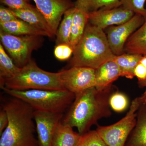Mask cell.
Returning <instances> with one entry per match:
<instances>
[{"label": "cell", "instance_id": "cell-1", "mask_svg": "<svg viewBox=\"0 0 146 146\" xmlns=\"http://www.w3.org/2000/svg\"><path fill=\"white\" fill-rule=\"evenodd\" d=\"M117 89L113 85L104 89L91 87L75 95V98L62 122L77 129L83 135L99 120L112 115L109 98Z\"/></svg>", "mask_w": 146, "mask_h": 146}, {"label": "cell", "instance_id": "cell-2", "mask_svg": "<svg viewBox=\"0 0 146 146\" xmlns=\"http://www.w3.org/2000/svg\"><path fill=\"white\" fill-rule=\"evenodd\" d=\"M11 97L3 105L9 121L0 135V146H39L35 135L34 110L25 102Z\"/></svg>", "mask_w": 146, "mask_h": 146}, {"label": "cell", "instance_id": "cell-3", "mask_svg": "<svg viewBox=\"0 0 146 146\" xmlns=\"http://www.w3.org/2000/svg\"><path fill=\"white\" fill-rule=\"evenodd\" d=\"M70 66L96 69L115 56L103 30L88 23L82 38L74 50Z\"/></svg>", "mask_w": 146, "mask_h": 146}, {"label": "cell", "instance_id": "cell-4", "mask_svg": "<svg viewBox=\"0 0 146 146\" xmlns=\"http://www.w3.org/2000/svg\"><path fill=\"white\" fill-rule=\"evenodd\" d=\"M11 90H66L60 78V72H50L39 68L31 59L13 77L5 81L1 89Z\"/></svg>", "mask_w": 146, "mask_h": 146}, {"label": "cell", "instance_id": "cell-5", "mask_svg": "<svg viewBox=\"0 0 146 146\" xmlns=\"http://www.w3.org/2000/svg\"><path fill=\"white\" fill-rule=\"evenodd\" d=\"M6 94L25 102L34 110L63 113L70 106L75 95L67 90L16 91L3 87Z\"/></svg>", "mask_w": 146, "mask_h": 146}, {"label": "cell", "instance_id": "cell-6", "mask_svg": "<svg viewBox=\"0 0 146 146\" xmlns=\"http://www.w3.org/2000/svg\"><path fill=\"white\" fill-rule=\"evenodd\" d=\"M142 104L141 96L132 101L125 116L111 125H98L97 131L108 146H125L136 125L137 111Z\"/></svg>", "mask_w": 146, "mask_h": 146}, {"label": "cell", "instance_id": "cell-7", "mask_svg": "<svg viewBox=\"0 0 146 146\" xmlns=\"http://www.w3.org/2000/svg\"><path fill=\"white\" fill-rule=\"evenodd\" d=\"M42 36L13 35L0 31L1 43L14 63L22 68L31 60L33 52L41 47Z\"/></svg>", "mask_w": 146, "mask_h": 146}, {"label": "cell", "instance_id": "cell-8", "mask_svg": "<svg viewBox=\"0 0 146 146\" xmlns=\"http://www.w3.org/2000/svg\"><path fill=\"white\" fill-rule=\"evenodd\" d=\"M60 72L65 90L74 95L96 86V70L83 67H72Z\"/></svg>", "mask_w": 146, "mask_h": 146}, {"label": "cell", "instance_id": "cell-9", "mask_svg": "<svg viewBox=\"0 0 146 146\" xmlns=\"http://www.w3.org/2000/svg\"><path fill=\"white\" fill-rule=\"evenodd\" d=\"M145 21L143 16L135 14L130 20L124 23L108 28L106 35L113 54L117 56L125 53V45L127 39Z\"/></svg>", "mask_w": 146, "mask_h": 146}, {"label": "cell", "instance_id": "cell-10", "mask_svg": "<svg viewBox=\"0 0 146 146\" xmlns=\"http://www.w3.org/2000/svg\"><path fill=\"white\" fill-rule=\"evenodd\" d=\"M33 117L39 146H52L56 128L63 119V113L34 110Z\"/></svg>", "mask_w": 146, "mask_h": 146}, {"label": "cell", "instance_id": "cell-11", "mask_svg": "<svg viewBox=\"0 0 146 146\" xmlns=\"http://www.w3.org/2000/svg\"><path fill=\"white\" fill-rule=\"evenodd\" d=\"M52 31L56 35L62 16L69 9L75 7L71 0H33Z\"/></svg>", "mask_w": 146, "mask_h": 146}, {"label": "cell", "instance_id": "cell-12", "mask_svg": "<svg viewBox=\"0 0 146 146\" xmlns=\"http://www.w3.org/2000/svg\"><path fill=\"white\" fill-rule=\"evenodd\" d=\"M89 22L104 30L112 26L124 23L135 13L122 6L111 9H100L89 12Z\"/></svg>", "mask_w": 146, "mask_h": 146}, {"label": "cell", "instance_id": "cell-13", "mask_svg": "<svg viewBox=\"0 0 146 146\" xmlns=\"http://www.w3.org/2000/svg\"><path fill=\"white\" fill-rule=\"evenodd\" d=\"M11 10L18 19L44 32L48 35V37L51 38L55 36L46 19L36 7L20 10Z\"/></svg>", "mask_w": 146, "mask_h": 146}, {"label": "cell", "instance_id": "cell-14", "mask_svg": "<svg viewBox=\"0 0 146 146\" xmlns=\"http://www.w3.org/2000/svg\"><path fill=\"white\" fill-rule=\"evenodd\" d=\"M96 87L104 89L121 76V71L117 63L113 60L106 62L96 70Z\"/></svg>", "mask_w": 146, "mask_h": 146}, {"label": "cell", "instance_id": "cell-15", "mask_svg": "<svg viewBox=\"0 0 146 146\" xmlns=\"http://www.w3.org/2000/svg\"><path fill=\"white\" fill-rule=\"evenodd\" d=\"M125 146H146V106L143 104L137 111L136 125Z\"/></svg>", "mask_w": 146, "mask_h": 146}, {"label": "cell", "instance_id": "cell-16", "mask_svg": "<svg viewBox=\"0 0 146 146\" xmlns=\"http://www.w3.org/2000/svg\"><path fill=\"white\" fill-rule=\"evenodd\" d=\"M73 128L61 121L55 132L52 146H77L82 135L74 131Z\"/></svg>", "mask_w": 146, "mask_h": 146}, {"label": "cell", "instance_id": "cell-17", "mask_svg": "<svg viewBox=\"0 0 146 146\" xmlns=\"http://www.w3.org/2000/svg\"><path fill=\"white\" fill-rule=\"evenodd\" d=\"M89 20L88 12L75 7L70 41V46L73 50L82 38Z\"/></svg>", "mask_w": 146, "mask_h": 146}, {"label": "cell", "instance_id": "cell-18", "mask_svg": "<svg viewBox=\"0 0 146 146\" xmlns=\"http://www.w3.org/2000/svg\"><path fill=\"white\" fill-rule=\"evenodd\" d=\"M1 31L8 34L18 36L38 35L48 36L44 32L32 26L20 19L5 23L0 24Z\"/></svg>", "mask_w": 146, "mask_h": 146}, {"label": "cell", "instance_id": "cell-19", "mask_svg": "<svg viewBox=\"0 0 146 146\" xmlns=\"http://www.w3.org/2000/svg\"><path fill=\"white\" fill-rule=\"evenodd\" d=\"M125 53L146 55V21L131 35L124 47Z\"/></svg>", "mask_w": 146, "mask_h": 146}, {"label": "cell", "instance_id": "cell-20", "mask_svg": "<svg viewBox=\"0 0 146 146\" xmlns=\"http://www.w3.org/2000/svg\"><path fill=\"white\" fill-rule=\"evenodd\" d=\"M142 56L141 55L125 53L120 55H115L111 60L119 66L121 76L132 79L135 77L134 70L140 63Z\"/></svg>", "mask_w": 146, "mask_h": 146}, {"label": "cell", "instance_id": "cell-21", "mask_svg": "<svg viewBox=\"0 0 146 146\" xmlns=\"http://www.w3.org/2000/svg\"><path fill=\"white\" fill-rule=\"evenodd\" d=\"M21 68L16 65L7 54L1 44H0V86H3L6 80L17 74Z\"/></svg>", "mask_w": 146, "mask_h": 146}, {"label": "cell", "instance_id": "cell-22", "mask_svg": "<svg viewBox=\"0 0 146 146\" xmlns=\"http://www.w3.org/2000/svg\"><path fill=\"white\" fill-rule=\"evenodd\" d=\"M76 8L91 12L100 9H111L121 6L120 0H76Z\"/></svg>", "mask_w": 146, "mask_h": 146}, {"label": "cell", "instance_id": "cell-23", "mask_svg": "<svg viewBox=\"0 0 146 146\" xmlns=\"http://www.w3.org/2000/svg\"><path fill=\"white\" fill-rule=\"evenodd\" d=\"M75 7L66 11L59 25L56 35V45L67 44L70 45L71 28Z\"/></svg>", "mask_w": 146, "mask_h": 146}, {"label": "cell", "instance_id": "cell-24", "mask_svg": "<svg viewBox=\"0 0 146 146\" xmlns=\"http://www.w3.org/2000/svg\"><path fill=\"white\" fill-rule=\"evenodd\" d=\"M109 102L111 109L117 112H123L129 105L128 98L126 95L117 90L111 95Z\"/></svg>", "mask_w": 146, "mask_h": 146}, {"label": "cell", "instance_id": "cell-25", "mask_svg": "<svg viewBox=\"0 0 146 146\" xmlns=\"http://www.w3.org/2000/svg\"><path fill=\"white\" fill-rule=\"evenodd\" d=\"M146 0H120L121 6L143 16L146 21Z\"/></svg>", "mask_w": 146, "mask_h": 146}, {"label": "cell", "instance_id": "cell-26", "mask_svg": "<svg viewBox=\"0 0 146 146\" xmlns=\"http://www.w3.org/2000/svg\"><path fill=\"white\" fill-rule=\"evenodd\" d=\"M77 146H108L96 130H90L82 135Z\"/></svg>", "mask_w": 146, "mask_h": 146}, {"label": "cell", "instance_id": "cell-27", "mask_svg": "<svg viewBox=\"0 0 146 146\" xmlns=\"http://www.w3.org/2000/svg\"><path fill=\"white\" fill-rule=\"evenodd\" d=\"M74 52V50L68 44H61L57 45L54 49L55 57L60 60L69 59Z\"/></svg>", "mask_w": 146, "mask_h": 146}, {"label": "cell", "instance_id": "cell-28", "mask_svg": "<svg viewBox=\"0 0 146 146\" xmlns=\"http://www.w3.org/2000/svg\"><path fill=\"white\" fill-rule=\"evenodd\" d=\"M1 2L12 10H20L34 8L26 0H0Z\"/></svg>", "mask_w": 146, "mask_h": 146}, {"label": "cell", "instance_id": "cell-29", "mask_svg": "<svg viewBox=\"0 0 146 146\" xmlns=\"http://www.w3.org/2000/svg\"><path fill=\"white\" fill-rule=\"evenodd\" d=\"M18 18L14 14L10 9L1 6L0 8V24L9 23L15 21Z\"/></svg>", "mask_w": 146, "mask_h": 146}, {"label": "cell", "instance_id": "cell-30", "mask_svg": "<svg viewBox=\"0 0 146 146\" xmlns=\"http://www.w3.org/2000/svg\"><path fill=\"white\" fill-rule=\"evenodd\" d=\"M134 76L138 80H142L146 79V69L141 63H139L136 66L134 72Z\"/></svg>", "mask_w": 146, "mask_h": 146}, {"label": "cell", "instance_id": "cell-31", "mask_svg": "<svg viewBox=\"0 0 146 146\" xmlns=\"http://www.w3.org/2000/svg\"><path fill=\"white\" fill-rule=\"evenodd\" d=\"M8 121L7 113L3 108H2L0 111V135L7 126Z\"/></svg>", "mask_w": 146, "mask_h": 146}, {"label": "cell", "instance_id": "cell-32", "mask_svg": "<svg viewBox=\"0 0 146 146\" xmlns=\"http://www.w3.org/2000/svg\"><path fill=\"white\" fill-rule=\"evenodd\" d=\"M138 86L140 88H143L144 87L146 88V79L144 80H138Z\"/></svg>", "mask_w": 146, "mask_h": 146}, {"label": "cell", "instance_id": "cell-33", "mask_svg": "<svg viewBox=\"0 0 146 146\" xmlns=\"http://www.w3.org/2000/svg\"><path fill=\"white\" fill-rule=\"evenodd\" d=\"M142 104L145 105L146 106V90L142 96H141Z\"/></svg>", "mask_w": 146, "mask_h": 146}, {"label": "cell", "instance_id": "cell-34", "mask_svg": "<svg viewBox=\"0 0 146 146\" xmlns=\"http://www.w3.org/2000/svg\"><path fill=\"white\" fill-rule=\"evenodd\" d=\"M140 63L143 65L146 69V55L143 56Z\"/></svg>", "mask_w": 146, "mask_h": 146}, {"label": "cell", "instance_id": "cell-35", "mask_svg": "<svg viewBox=\"0 0 146 146\" xmlns=\"http://www.w3.org/2000/svg\"><path fill=\"white\" fill-rule=\"evenodd\" d=\"M26 1H27V0H26Z\"/></svg>", "mask_w": 146, "mask_h": 146}]
</instances>
